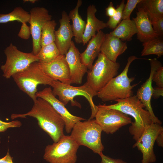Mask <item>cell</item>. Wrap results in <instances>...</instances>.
Wrapping results in <instances>:
<instances>
[{"label": "cell", "instance_id": "obj_25", "mask_svg": "<svg viewBox=\"0 0 163 163\" xmlns=\"http://www.w3.org/2000/svg\"><path fill=\"white\" fill-rule=\"evenodd\" d=\"M30 18V13L22 7H18L8 13L0 14V23H6L14 21H17L22 23H27L29 22Z\"/></svg>", "mask_w": 163, "mask_h": 163}, {"label": "cell", "instance_id": "obj_30", "mask_svg": "<svg viewBox=\"0 0 163 163\" xmlns=\"http://www.w3.org/2000/svg\"><path fill=\"white\" fill-rule=\"evenodd\" d=\"M142 0H127L123 9L122 20L130 19V15Z\"/></svg>", "mask_w": 163, "mask_h": 163}, {"label": "cell", "instance_id": "obj_4", "mask_svg": "<svg viewBox=\"0 0 163 163\" xmlns=\"http://www.w3.org/2000/svg\"><path fill=\"white\" fill-rule=\"evenodd\" d=\"M102 129L95 119L79 121L74 126L70 136L79 146H85L99 155L104 147L102 143Z\"/></svg>", "mask_w": 163, "mask_h": 163}, {"label": "cell", "instance_id": "obj_14", "mask_svg": "<svg viewBox=\"0 0 163 163\" xmlns=\"http://www.w3.org/2000/svg\"><path fill=\"white\" fill-rule=\"evenodd\" d=\"M149 60L151 66L149 76L145 82L138 89L136 96L144 105L146 110L149 113L152 122L161 125L162 122L155 116L154 113L151 102L153 90L152 85L153 75L154 71L161 64L156 58L149 59Z\"/></svg>", "mask_w": 163, "mask_h": 163}, {"label": "cell", "instance_id": "obj_8", "mask_svg": "<svg viewBox=\"0 0 163 163\" xmlns=\"http://www.w3.org/2000/svg\"><path fill=\"white\" fill-rule=\"evenodd\" d=\"M79 147L70 136L64 135L58 142L46 146L43 158L49 163H75Z\"/></svg>", "mask_w": 163, "mask_h": 163}, {"label": "cell", "instance_id": "obj_34", "mask_svg": "<svg viewBox=\"0 0 163 163\" xmlns=\"http://www.w3.org/2000/svg\"><path fill=\"white\" fill-rule=\"evenodd\" d=\"M20 38L25 40L28 39L31 35L30 27L26 23H22L20 30L18 34Z\"/></svg>", "mask_w": 163, "mask_h": 163}, {"label": "cell", "instance_id": "obj_32", "mask_svg": "<svg viewBox=\"0 0 163 163\" xmlns=\"http://www.w3.org/2000/svg\"><path fill=\"white\" fill-rule=\"evenodd\" d=\"M152 81L155 83L158 87L163 88V67L162 65L154 71Z\"/></svg>", "mask_w": 163, "mask_h": 163}, {"label": "cell", "instance_id": "obj_20", "mask_svg": "<svg viewBox=\"0 0 163 163\" xmlns=\"http://www.w3.org/2000/svg\"><path fill=\"white\" fill-rule=\"evenodd\" d=\"M105 34L101 30L98 32L88 41L85 50L80 53L82 62L88 69L91 68L94 60L100 53L101 46Z\"/></svg>", "mask_w": 163, "mask_h": 163}, {"label": "cell", "instance_id": "obj_11", "mask_svg": "<svg viewBox=\"0 0 163 163\" xmlns=\"http://www.w3.org/2000/svg\"><path fill=\"white\" fill-rule=\"evenodd\" d=\"M163 132L161 125L152 123L145 129L143 133L133 146L137 147L142 154L141 163H153L156 160L154 146L158 136Z\"/></svg>", "mask_w": 163, "mask_h": 163}, {"label": "cell", "instance_id": "obj_23", "mask_svg": "<svg viewBox=\"0 0 163 163\" xmlns=\"http://www.w3.org/2000/svg\"><path fill=\"white\" fill-rule=\"evenodd\" d=\"M138 31L134 21L132 19L122 20L114 30L109 34L122 41H130Z\"/></svg>", "mask_w": 163, "mask_h": 163}, {"label": "cell", "instance_id": "obj_18", "mask_svg": "<svg viewBox=\"0 0 163 163\" xmlns=\"http://www.w3.org/2000/svg\"><path fill=\"white\" fill-rule=\"evenodd\" d=\"M138 11L136 16L132 19L138 31L137 39L143 43L160 37L154 30L150 20L143 9L139 7Z\"/></svg>", "mask_w": 163, "mask_h": 163}, {"label": "cell", "instance_id": "obj_17", "mask_svg": "<svg viewBox=\"0 0 163 163\" xmlns=\"http://www.w3.org/2000/svg\"><path fill=\"white\" fill-rule=\"evenodd\" d=\"M59 21L60 26L58 29L55 31L54 43L60 54L66 55L70 48L73 37L70 20L66 11H62L61 18Z\"/></svg>", "mask_w": 163, "mask_h": 163}, {"label": "cell", "instance_id": "obj_3", "mask_svg": "<svg viewBox=\"0 0 163 163\" xmlns=\"http://www.w3.org/2000/svg\"><path fill=\"white\" fill-rule=\"evenodd\" d=\"M138 58L134 56L129 57L123 70L119 75L112 79L98 92L97 96L104 102L114 101L117 99H125L133 95L132 90L138 83L131 85L134 77L128 76L129 69L131 63Z\"/></svg>", "mask_w": 163, "mask_h": 163}, {"label": "cell", "instance_id": "obj_7", "mask_svg": "<svg viewBox=\"0 0 163 163\" xmlns=\"http://www.w3.org/2000/svg\"><path fill=\"white\" fill-rule=\"evenodd\" d=\"M120 67L119 62L109 60L100 53L94 64L88 71L86 82L97 94L117 75Z\"/></svg>", "mask_w": 163, "mask_h": 163}, {"label": "cell", "instance_id": "obj_40", "mask_svg": "<svg viewBox=\"0 0 163 163\" xmlns=\"http://www.w3.org/2000/svg\"><path fill=\"white\" fill-rule=\"evenodd\" d=\"M38 1L37 0H24L23 1V2L24 3L26 2H29L33 4H34L36 2H37Z\"/></svg>", "mask_w": 163, "mask_h": 163}, {"label": "cell", "instance_id": "obj_6", "mask_svg": "<svg viewBox=\"0 0 163 163\" xmlns=\"http://www.w3.org/2000/svg\"><path fill=\"white\" fill-rule=\"evenodd\" d=\"M52 93L55 96H57L59 100L65 105L70 102L72 106L81 107L80 104L74 100L76 96H81L85 97L91 106V114L89 119H93L98 110V107L94 103L93 98L97 96L95 92L86 82L83 85L78 87L72 86L62 83L58 81H54L52 86Z\"/></svg>", "mask_w": 163, "mask_h": 163}, {"label": "cell", "instance_id": "obj_16", "mask_svg": "<svg viewBox=\"0 0 163 163\" xmlns=\"http://www.w3.org/2000/svg\"><path fill=\"white\" fill-rule=\"evenodd\" d=\"M80 53L72 40L70 48L65 55L70 74L71 84H80L88 69L81 60Z\"/></svg>", "mask_w": 163, "mask_h": 163}, {"label": "cell", "instance_id": "obj_29", "mask_svg": "<svg viewBox=\"0 0 163 163\" xmlns=\"http://www.w3.org/2000/svg\"><path fill=\"white\" fill-rule=\"evenodd\" d=\"M125 1L122 0L116 9L115 14L110 18L107 23V27L110 29H114L122 20L123 11L125 6Z\"/></svg>", "mask_w": 163, "mask_h": 163}, {"label": "cell", "instance_id": "obj_5", "mask_svg": "<svg viewBox=\"0 0 163 163\" xmlns=\"http://www.w3.org/2000/svg\"><path fill=\"white\" fill-rule=\"evenodd\" d=\"M16 84L34 102L37 99L36 94L39 85L52 87L54 80L47 75L40 68L38 62H34L24 70L14 75L12 77Z\"/></svg>", "mask_w": 163, "mask_h": 163}, {"label": "cell", "instance_id": "obj_36", "mask_svg": "<svg viewBox=\"0 0 163 163\" xmlns=\"http://www.w3.org/2000/svg\"><path fill=\"white\" fill-rule=\"evenodd\" d=\"M106 14L107 16L110 18L115 13L116 9L114 7L112 2H110L108 7L106 8Z\"/></svg>", "mask_w": 163, "mask_h": 163}, {"label": "cell", "instance_id": "obj_37", "mask_svg": "<svg viewBox=\"0 0 163 163\" xmlns=\"http://www.w3.org/2000/svg\"><path fill=\"white\" fill-rule=\"evenodd\" d=\"M163 96V88L156 87L153 88L152 96L154 99L159 98L161 96Z\"/></svg>", "mask_w": 163, "mask_h": 163}, {"label": "cell", "instance_id": "obj_15", "mask_svg": "<svg viewBox=\"0 0 163 163\" xmlns=\"http://www.w3.org/2000/svg\"><path fill=\"white\" fill-rule=\"evenodd\" d=\"M38 63L42 70L53 80L71 85L69 69L65 55H60L48 63Z\"/></svg>", "mask_w": 163, "mask_h": 163}, {"label": "cell", "instance_id": "obj_12", "mask_svg": "<svg viewBox=\"0 0 163 163\" xmlns=\"http://www.w3.org/2000/svg\"><path fill=\"white\" fill-rule=\"evenodd\" d=\"M30 24L32 40V52L37 55L41 48L40 40L42 28L46 22L52 20L48 10L43 7H36L30 11Z\"/></svg>", "mask_w": 163, "mask_h": 163}, {"label": "cell", "instance_id": "obj_35", "mask_svg": "<svg viewBox=\"0 0 163 163\" xmlns=\"http://www.w3.org/2000/svg\"><path fill=\"white\" fill-rule=\"evenodd\" d=\"M101 161L100 163H127L126 161L120 159H114L105 155L103 153L100 155Z\"/></svg>", "mask_w": 163, "mask_h": 163}, {"label": "cell", "instance_id": "obj_22", "mask_svg": "<svg viewBox=\"0 0 163 163\" xmlns=\"http://www.w3.org/2000/svg\"><path fill=\"white\" fill-rule=\"evenodd\" d=\"M82 4V0H78L75 7L70 11L68 15L70 20L72 21L71 26L75 40L78 43H82V37L86 23L78 12L79 8Z\"/></svg>", "mask_w": 163, "mask_h": 163}, {"label": "cell", "instance_id": "obj_39", "mask_svg": "<svg viewBox=\"0 0 163 163\" xmlns=\"http://www.w3.org/2000/svg\"><path fill=\"white\" fill-rule=\"evenodd\" d=\"M155 142L159 147H163V132L160 134L157 137Z\"/></svg>", "mask_w": 163, "mask_h": 163}, {"label": "cell", "instance_id": "obj_28", "mask_svg": "<svg viewBox=\"0 0 163 163\" xmlns=\"http://www.w3.org/2000/svg\"><path fill=\"white\" fill-rule=\"evenodd\" d=\"M56 23L54 20L47 21L44 24L42 30L40 43L41 47L54 43L55 31Z\"/></svg>", "mask_w": 163, "mask_h": 163}, {"label": "cell", "instance_id": "obj_2", "mask_svg": "<svg viewBox=\"0 0 163 163\" xmlns=\"http://www.w3.org/2000/svg\"><path fill=\"white\" fill-rule=\"evenodd\" d=\"M117 103L110 105H101L108 109H114L132 116L134 120L129 127L130 133L136 141L145 129L152 123V117L145 106L136 95H133L125 99H117L114 101Z\"/></svg>", "mask_w": 163, "mask_h": 163}, {"label": "cell", "instance_id": "obj_10", "mask_svg": "<svg viewBox=\"0 0 163 163\" xmlns=\"http://www.w3.org/2000/svg\"><path fill=\"white\" fill-rule=\"evenodd\" d=\"M97 106L95 120L102 131L107 134H112L123 126L132 123L128 115L119 110L107 108L101 105Z\"/></svg>", "mask_w": 163, "mask_h": 163}, {"label": "cell", "instance_id": "obj_24", "mask_svg": "<svg viewBox=\"0 0 163 163\" xmlns=\"http://www.w3.org/2000/svg\"><path fill=\"white\" fill-rule=\"evenodd\" d=\"M147 14L149 19L163 17V0H142L138 4Z\"/></svg>", "mask_w": 163, "mask_h": 163}, {"label": "cell", "instance_id": "obj_19", "mask_svg": "<svg viewBox=\"0 0 163 163\" xmlns=\"http://www.w3.org/2000/svg\"><path fill=\"white\" fill-rule=\"evenodd\" d=\"M127 44L110 34H105L101 45L100 53L109 60L116 62L118 57L127 49Z\"/></svg>", "mask_w": 163, "mask_h": 163}, {"label": "cell", "instance_id": "obj_38", "mask_svg": "<svg viewBox=\"0 0 163 163\" xmlns=\"http://www.w3.org/2000/svg\"><path fill=\"white\" fill-rule=\"evenodd\" d=\"M13 159V158L10 155L8 150L6 155L0 158V163H14Z\"/></svg>", "mask_w": 163, "mask_h": 163}, {"label": "cell", "instance_id": "obj_1", "mask_svg": "<svg viewBox=\"0 0 163 163\" xmlns=\"http://www.w3.org/2000/svg\"><path fill=\"white\" fill-rule=\"evenodd\" d=\"M31 109L24 114H12L11 118H25L28 116L36 118L40 127L51 138L54 142H58L65 135L64 122L61 116L46 100L37 98Z\"/></svg>", "mask_w": 163, "mask_h": 163}, {"label": "cell", "instance_id": "obj_27", "mask_svg": "<svg viewBox=\"0 0 163 163\" xmlns=\"http://www.w3.org/2000/svg\"><path fill=\"white\" fill-rule=\"evenodd\" d=\"M60 55L58 49L53 43L41 47L37 55L39 63H47L53 61Z\"/></svg>", "mask_w": 163, "mask_h": 163}, {"label": "cell", "instance_id": "obj_21", "mask_svg": "<svg viewBox=\"0 0 163 163\" xmlns=\"http://www.w3.org/2000/svg\"><path fill=\"white\" fill-rule=\"evenodd\" d=\"M97 11L96 6L94 5H90L87 8V21L82 37L84 45L96 35V32L107 27V23L96 17L95 14Z\"/></svg>", "mask_w": 163, "mask_h": 163}, {"label": "cell", "instance_id": "obj_13", "mask_svg": "<svg viewBox=\"0 0 163 163\" xmlns=\"http://www.w3.org/2000/svg\"><path fill=\"white\" fill-rule=\"evenodd\" d=\"M50 87L44 88L37 92V98L43 99L49 102L63 119L65 124L66 132L69 133L75 125L78 122L85 120V119L71 114L65 107V105L53 94Z\"/></svg>", "mask_w": 163, "mask_h": 163}, {"label": "cell", "instance_id": "obj_31", "mask_svg": "<svg viewBox=\"0 0 163 163\" xmlns=\"http://www.w3.org/2000/svg\"><path fill=\"white\" fill-rule=\"evenodd\" d=\"M153 29L159 37L163 36V17L155 18L150 19Z\"/></svg>", "mask_w": 163, "mask_h": 163}, {"label": "cell", "instance_id": "obj_9", "mask_svg": "<svg viewBox=\"0 0 163 163\" xmlns=\"http://www.w3.org/2000/svg\"><path fill=\"white\" fill-rule=\"evenodd\" d=\"M4 52L6 61L1 69L3 73V76L6 79H9L15 74L24 70L32 63L38 62L37 55L32 52L26 53L20 51L11 43Z\"/></svg>", "mask_w": 163, "mask_h": 163}, {"label": "cell", "instance_id": "obj_33", "mask_svg": "<svg viewBox=\"0 0 163 163\" xmlns=\"http://www.w3.org/2000/svg\"><path fill=\"white\" fill-rule=\"evenodd\" d=\"M22 125L21 122L18 120L10 122H5L0 120V133L6 131L10 128L19 127ZM0 138V143L1 142Z\"/></svg>", "mask_w": 163, "mask_h": 163}, {"label": "cell", "instance_id": "obj_26", "mask_svg": "<svg viewBox=\"0 0 163 163\" xmlns=\"http://www.w3.org/2000/svg\"><path fill=\"white\" fill-rule=\"evenodd\" d=\"M142 46L141 56L155 55L159 58L163 55L162 37H159L143 43Z\"/></svg>", "mask_w": 163, "mask_h": 163}]
</instances>
